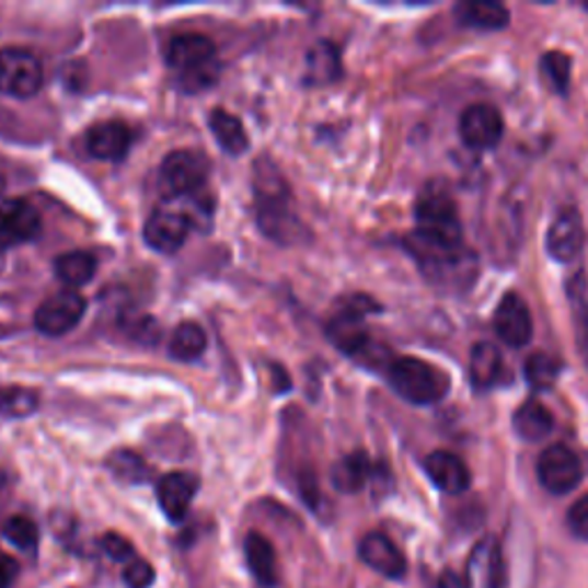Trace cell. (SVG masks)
Wrapping results in <instances>:
<instances>
[{
	"label": "cell",
	"instance_id": "1",
	"mask_svg": "<svg viewBox=\"0 0 588 588\" xmlns=\"http://www.w3.org/2000/svg\"><path fill=\"white\" fill-rule=\"evenodd\" d=\"M410 253L416 257V263L428 280L437 288L446 290H464L474 284L479 265L476 255L462 246H443L428 242L420 234L412 232L407 240Z\"/></svg>",
	"mask_w": 588,
	"mask_h": 588
},
{
	"label": "cell",
	"instance_id": "2",
	"mask_svg": "<svg viewBox=\"0 0 588 588\" xmlns=\"http://www.w3.org/2000/svg\"><path fill=\"white\" fill-rule=\"evenodd\" d=\"M169 65L180 74V85L186 92H200L219 77L217 46L205 35H180L169 44Z\"/></svg>",
	"mask_w": 588,
	"mask_h": 588
},
{
	"label": "cell",
	"instance_id": "3",
	"mask_svg": "<svg viewBox=\"0 0 588 588\" xmlns=\"http://www.w3.org/2000/svg\"><path fill=\"white\" fill-rule=\"evenodd\" d=\"M393 391L412 405H435L449 393V378L433 364L416 357H400L387 366Z\"/></svg>",
	"mask_w": 588,
	"mask_h": 588
},
{
	"label": "cell",
	"instance_id": "4",
	"mask_svg": "<svg viewBox=\"0 0 588 588\" xmlns=\"http://www.w3.org/2000/svg\"><path fill=\"white\" fill-rule=\"evenodd\" d=\"M416 221L414 230L428 242L443 246H462V226L458 217V207L453 196L439 184H428V189L420 194L416 203Z\"/></svg>",
	"mask_w": 588,
	"mask_h": 588
},
{
	"label": "cell",
	"instance_id": "5",
	"mask_svg": "<svg viewBox=\"0 0 588 588\" xmlns=\"http://www.w3.org/2000/svg\"><path fill=\"white\" fill-rule=\"evenodd\" d=\"M209 163L192 150H175L161 163L159 184L169 198H194L207 182Z\"/></svg>",
	"mask_w": 588,
	"mask_h": 588
},
{
	"label": "cell",
	"instance_id": "6",
	"mask_svg": "<svg viewBox=\"0 0 588 588\" xmlns=\"http://www.w3.org/2000/svg\"><path fill=\"white\" fill-rule=\"evenodd\" d=\"M44 83V69L37 56L28 49H10L0 51V92L8 97L28 100L35 97Z\"/></svg>",
	"mask_w": 588,
	"mask_h": 588
},
{
	"label": "cell",
	"instance_id": "7",
	"mask_svg": "<svg viewBox=\"0 0 588 588\" xmlns=\"http://www.w3.org/2000/svg\"><path fill=\"white\" fill-rule=\"evenodd\" d=\"M584 476V469L575 451L563 443H552L538 458V481L552 494H568L573 492Z\"/></svg>",
	"mask_w": 588,
	"mask_h": 588
},
{
	"label": "cell",
	"instance_id": "8",
	"mask_svg": "<svg viewBox=\"0 0 588 588\" xmlns=\"http://www.w3.org/2000/svg\"><path fill=\"white\" fill-rule=\"evenodd\" d=\"M85 315V299L77 290H62L46 299L37 313L35 326L44 336H65L83 320Z\"/></svg>",
	"mask_w": 588,
	"mask_h": 588
},
{
	"label": "cell",
	"instance_id": "9",
	"mask_svg": "<svg viewBox=\"0 0 588 588\" xmlns=\"http://www.w3.org/2000/svg\"><path fill=\"white\" fill-rule=\"evenodd\" d=\"M192 226L194 221L186 211L175 207H161L152 211L150 219L146 221L143 238L150 249L171 255L184 246L186 238H189L192 232Z\"/></svg>",
	"mask_w": 588,
	"mask_h": 588
},
{
	"label": "cell",
	"instance_id": "10",
	"mask_svg": "<svg viewBox=\"0 0 588 588\" xmlns=\"http://www.w3.org/2000/svg\"><path fill=\"white\" fill-rule=\"evenodd\" d=\"M42 232V217L28 200H5L0 205V251L33 242Z\"/></svg>",
	"mask_w": 588,
	"mask_h": 588
},
{
	"label": "cell",
	"instance_id": "11",
	"mask_svg": "<svg viewBox=\"0 0 588 588\" xmlns=\"http://www.w3.org/2000/svg\"><path fill=\"white\" fill-rule=\"evenodd\" d=\"M460 136L472 150L497 148L504 136V117L489 104L469 106L460 117Z\"/></svg>",
	"mask_w": 588,
	"mask_h": 588
},
{
	"label": "cell",
	"instance_id": "12",
	"mask_svg": "<svg viewBox=\"0 0 588 588\" xmlns=\"http://www.w3.org/2000/svg\"><path fill=\"white\" fill-rule=\"evenodd\" d=\"M494 328H497L499 338L510 347L529 345L533 336V320L529 303L517 292L504 295L497 311H494Z\"/></svg>",
	"mask_w": 588,
	"mask_h": 588
},
{
	"label": "cell",
	"instance_id": "13",
	"mask_svg": "<svg viewBox=\"0 0 588 588\" xmlns=\"http://www.w3.org/2000/svg\"><path fill=\"white\" fill-rule=\"evenodd\" d=\"M359 556L368 568L380 573L387 579H403L407 573V561L395 547L393 540L384 533L372 531L361 538L359 543Z\"/></svg>",
	"mask_w": 588,
	"mask_h": 588
},
{
	"label": "cell",
	"instance_id": "14",
	"mask_svg": "<svg viewBox=\"0 0 588 588\" xmlns=\"http://www.w3.org/2000/svg\"><path fill=\"white\" fill-rule=\"evenodd\" d=\"M584 223L577 209H566L554 219L547 232V251L556 263L568 265L584 249Z\"/></svg>",
	"mask_w": 588,
	"mask_h": 588
},
{
	"label": "cell",
	"instance_id": "15",
	"mask_svg": "<svg viewBox=\"0 0 588 588\" xmlns=\"http://www.w3.org/2000/svg\"><path fill=\"white\" fill-rule=\"evenodd\" d=\"M198 479L186 472L166 474L157 485V499L171 522H182L198 492Z\"/></svg>",
	"mask_w": 588,
	"mask_h": 588
},
{
	"label": "cell",
	"instance_id": "16",
	"mask_svg": "<svg viewBox=\"0 0 588 588\" xmlns=\"http://www.w3.org/2000/svg\"><path fill=\"white\" fill-rule=\"evenodd\" d=\"M469 584H479V588H504L506 568L501 547L494 538H483L474 547L469 558Z\"/></svg>",
	"mask_w": 588,
	"mask_h": 588
},
{
	"label": "cell",
	"instance_id": "17",
	"mask_svg": "<svg viewBox=\"0 0 588 588\" xmlns=\"http://www.w3.org/2000/svg\"><path fill=\"white\" fill-rule=\"evenodd\" d=\"M423 469H426V474L435 483V487L446 494H462L472 485L469 466L456 453L435 451L423 460Z\"/></svg>",
	"mask_w": 588,
	"mask_h": 588
},
{
	"label": "cell",
	"instance_id": "18",
	"mask_svg": "<svg viewBox=\"0 0 588 588\" xmlns=\"http://www.w3.org/2000/svg\"><path fill=\"white\" fill-rule=\"evenodd\" d=\"M131 131L125 123L106 120L92 127L85 136V150L102 161H120L129 152Z\"/></svg>",
	"mask_w": 588,
	"mask_h": 588
},
{
	"label": "cell",
	"instance_id": "19",
	"mask_svg": "<svg viewBox=\"0 0 588 588\" xmlns=\"http://www.w3.org/2000/svg\"><path fill=\"white\" fill-rule=\"evenodd\" d=\"M244 556H246V563H249V570L253 573L257 584L267 586V588L278 584L276 552H274V545L269 543V540L263 533L251 531L244 538Z\"/></svg>",
	"mask_w": 588,
	"mask_h": 588
},
{
	"label": "cell",
	"instance_id": "20",
	"mask_svg": "<svg viewBox=\"0 0 588 588\" xmlns=\"http://www.w3.org/2000/svg\"><path fill=\"white\" fill-rule=\"evenodd\" d=\"M458 21L481 31H501L510 23L508 10L497 0H466L456 5Z\"/></svg>",
	"mask_w": 588,
	"mask_h": 588
},
{
	"label": "cell",
	"instance_id": "21",
	"mask_svg": "<svg viewBox=\"0 0 588 588\" xmlns=\"http://www.w3.org/2000/svg\"><path fill=\"white\" fill-rule=\"evenodd\" d=\"M512 430L524 441H543L554 430V416L543 403L527 400V403L512 414Z\"/></svg>",
	"mask_w": 588,
	"mask_h": 588
},
{
	"label": "cell",
	"instance_id": "22",
	"mask_svg": "<svg viewBox=\"0 0 588 588\" xmlns=\"http://www.w3.org/2000/svg\"><path fill=\"white\" fill-rule=\"evenodd\" d=\"M343 72L338 49L332 42H318L305 56V83L326 85L334 83Z\"/></svg>",
	"mask_w": 588,
	"mask_h": 588
},
{
	"label": "cell",
	"instance_id": "23",
	"mask_svg": "<svg viewBox=\"0 0 588 588\" xmlns=\"http://www.w3.org/2000/svg\"><path fill=\"white\" fill-rule=\"evenodd\" d=\"M209 129L215 134L217 143L226 154H244L249 148V136L244 131V125L238 115H232L223 108H217L209 115Z\"/></svg>",
	"mask_w": 588,
	"mask_h": 588
},
{
	"label": "cell",
	"instance_id": "24",
	"mask_svg": "<svg viewBox=\"0 0 588 588\" xmlns=\"http://www.w3.org/2000/svg\"><path fill=\"white\" fill-rule=\"evenodd\" d=\"M372 472H374V466L370 464L366 453H351L334 464L332 483L338 492L355 494L364 489L368 481H372Z\"/></svg>",
	"mask_w": 588,
	"mask_h": 588
},
{
	"label": "cell",
	"instance_id": "25",
	"mask_svg": "<svg viewBox=\"0 0 588 588\" xmlns=\"http://www.w3.org/2000/svg\"><path fill=\"white\" fill-rule=\"evenodd\" d=\"M501 351L492 343H479L472 349V361H469V378L476 389H489L501 374Z\"/></svg>",
	"mask_w": 588,
	"mask_h": 588
},
{
	"label": "cell",
	"instance_id": "26",
	"mask_svg": "<svg viewBox=\"0 0 588 588\" xmlns=\"http://www.w3.org/2000/svg\"><path fill=\"white\" fill-rule=\"evenodd\" d=\"M54 269L65 286L81 288V286L90 284L92 276H95L97 261L85 251H69V253L58 257Z\"/></svg>",
	"mask_w": 588,
	"mask_h": 588
},
{
	"label": "cell",
	"instance_id": "27",
	"mask_svg": "<svg viewBox=\"0 0 588 588\" xmlns=\"http://www.w3.org/2000/svg\"><path fill=\"white\" fill-rule=\"evenodd\" d=\"M207 349V336L196 322H182L171 338V357L177 361H196Z\"/></svg>",
	"mask_w": 588,
	"mask_h": 588
},
{
	"label": "cell",
	"instance_id": "28",
	"mask_svg": "<svg viewBox=\"0 0 588 588\" xmlns=\"http://www.w3.org/2000/svg\"><path fill=\"white\" fill-rule=\"evenodd\" d=\"M568 301L575 318V332H577V345L581 349L584 359L588 361V286L586 276L579 272L568 284Z\"/></svg>",
	"mask_w": 588,
	"mask_h": 588
},
{
	"label": "cell",
	"instance_id": "29",
	"mask_svg": "<svg viewBox=\"0 0 588 588\" xmlns=\"http://www.w3.org/2000/svg\"><path fill=\"white\" fill-rule=\"evenodd\" d=\"M558 372H561V364L554 357H550L547 351H533L524 364V378L529 387L538 391L552 389L558 380Z\"/></svg>",
	"mask_w": 588,
	"mask_h": 588
},
{
	"label": "cell",
	"instance_id": "30",
	"mask_svg": "<svg viewBox=\"0 0 588 588\" xmlns=\"http://www.w3.org/2000/svg\"><path fill=\"white\" fill-rule=\"evenodd\" d=\"M540 72H543L545 83L558 92V95H566L570 88V72H573V60L563 51H547L540 60Z\"/></svg>",
	"mask_w": 588,
	"mask_h": 588
},
{
	"label": "cell",
	"instance_id": "31",
	"mask_svg": "<svg viewBox=\"0 0 588 588\" xmlns=\"http://www.w3.org/2000/svg\"><path fill=\"white\" fill-rule=\"evenodd\" d=\"M37 410V393L31 389H0V416L23 418Z\"/></svg>",
	"mask_w": 588,
	"mask_h": 588
},
{
	"label": "cell",
	"instance_id": "32",
	"mask_svg": "<svg viewBox=\"0 0 588 588\" xmlns=\"http://www.w3.org/2000/svg\"><path fill=\"white\" fill-rule=\"evenodd\" d=\"M108 469L117 481H125V483H143L150 474V469L143 462V458L129 451L113 453L108 460Z\"/></svg>",
	"mask_w": 588,
	"mask_h": 588
},
{
	"label": "cell",
	"instance_id": "33",
	"mask_svg": "<svg viewBox=\"0 0 588 588\" xmlns=\"http://www.w3.org/2000/svg\"><path fill=\"white\" fill-rule=\"evenodd\" d=\"M3 535L10 543L23 552H35L39 543V529L33 520L23 515H14L3 524Z\"/></svg>",
	"mask_w": 588,
	"mask_h": 588
},
{
	"label": "cell",
	"instance_id": "34",
	"mask_svg": "<svg viewBox=\"0 0 588 588\" xmlns=\"http://www.w3.org/2000/svg\"><path fill=\"white\" fill-rule=\"evenodd\" d=\"M125 584L127 588H150L157 579V573L154 568L150 566V563L146 558H134L129 561L127 566H125Z\"/></svg>",
	"mask_w": 588,
	"mask_h": 588
},
{
	"label": "cell",
	"instance_id": "35",
	"mask_svg": "<svg viewBox=\"0 0 588 588\" xmlns=\"http://www.w3.org/2000/svg\"><path fill=\"white\" fill-rule=\"evenodd\" d=\"M102 550H104L113 561L125 563V566H127L129 561L136 558V552H134V547H131L129 540L123 538V535H117V533H106V535L102 538Z\"/></svg>",
	"mask_w": 588,
	"mask_h": 588
},
{
	"label": "cell",
	"instance_id": "36",
	"mask_svg": "<svg viewBox=\"0 0 588 588\" xmlns=\"http://www.w3.org/2000/svg\"><path fill=\"white\" fill-rule=\"evenodd\" d=\"M568 527L579 540H588V494L577 499L568 510Z\"/></svg>",
	"mask_w": 588,
	"mask_h": 588
},
{
	"label": "cell",
	"instance_id": "37",
	"mask_svg": "<svg viewBox=\"0 0 588 588\" xmlns=\"http://www.w3.org/2000/svg\"><path fill=\"white\" fill-rule=\"evenodd\" d=\"M21 568L19 561L12 558L10 554H0V588H12Z\"/></svg>",
	"mask_w": 588,
	"mask_h": 588
},
{
	"label": "cell",
	"instance_id": "38",
	"mask_svg": "<svg viewBox=\"0 0 588 588\" xmlns=\"http://www.w3.org/2000/svg\"><path fill=\"white\" fill-rule=\"evenodd\" d=\"M301 497L305 499V504H309L311 508L318 506L320 501V494H318V483H315V476H301Z\"/></svg>",
	"mask_w": 588,
	"mask_h": 588
},
{
	"label": "cell",
	"instance_id": "39",
	"mask_svg": "<svg viewBox=\"0 0 588 588\" xmlns=\"http://www.w3.org/2000/svg\"><path fill=\"white\" fill-rule=\"evenodd\" d=\"M439 588H469V581L466 579H462L460 575H456V573H443L441 575V579H439Z\"/></svg>",
	"mask_w": 588,
	"mask_h": 588
},
{
	"label": "cell",
	"instance_id": "40",
	"mask_svg": "<svg viewBox=\"0 0 588 588\" xmlns=\"http://www.w3.org/2000/svg\"><path fill=\"white\" fill-rule=\"evenodd\" d=\"M0 485H5V474L3 472H0Z\"/></svg>",
	"mask_w": 588,
	"mask_h": 588
}]
</instances>
